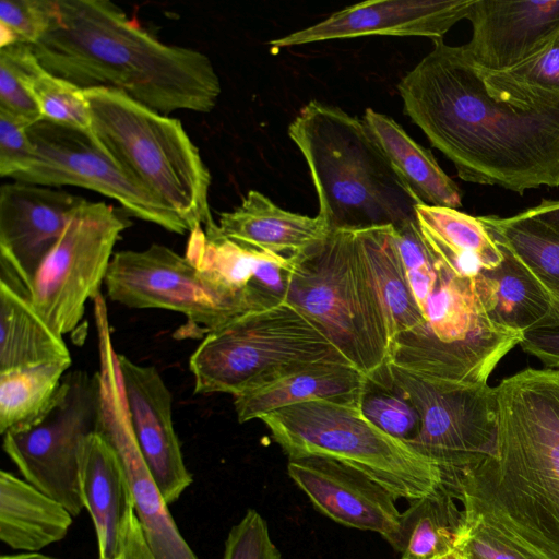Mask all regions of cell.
<instances>
[{
    "instance_id": "obj_24",
    "label": "cell",
    "mask_w": 559,
    "mask_h": 559,
    "mask_svg": "<svg viewBox=\"0 0 559 559\" xmlns=\"http://www.w3.org/2000/svg\"><path fill=\"white\" fill-rule=\"evenodd\" d=\"M501 249L503 262L475 277L488 313L499 324L524 334L559 326V304L516 258Z\"/></svg>"
},
{
    "instance_id": "obj_17",
    "label": "cell",
    "mask_w": 559,
    "mask_h": 559,
    "mask_svg": "<svg viewBox=\"0 0 559 559\" xmlns=\"http://www.w3.org/2000/svg\"><path fill=\"white\" fill-rule=\"evenodd\" d=\"M473 1H365L334 12L314 25L270 40L269 45L275 50L324 40L376 35L443 39L454 24L467 19Z\"/></svg>"
},
{
    "instance_id": "obj_14",
    "label": "cell",
    "mask_w": 559,
    "mask_h": 559,
    "mask_svg": "<svg viewBox=\"0 0 559 559\" xmlns=\"http://www.w3.org/2000/svg\"><path fill=\"white\" fill-rule=\"evenodd\" d=\"M102 432L120 457L131 488L135 514L156 559H199L181 536L168 504L139 450L127 407L109 325L97 326Z\"/></svg>"
},
{
    "instance_id": "obj_7",
    "label": "cell",
    "mask_w": 559,
    "mask_h": 559,
    "mask_svg": "<svg viewBox=\"0 0 559 559\" xmlns=\"http://www.w3.org/2000/svg\"><path fill=\"white\" fill-rule=\"evenodd\" d=\"M261 420L289 459L333 460L368 476L396 499L412 502L441 485L433 462L374 426L357 405L308 401L273 411Z\"/></svg>"
},
{
    "instance_id": "obj_25",
    "label": "cell",
    "mask_w": 559,
    "mask_h": 559,
    "mask_svg": "<svg viewBox=\"0 0 559 559\" xmlns=\"http://www.w3.org/2000/svg\"><path fill=\"white\" fill-rule=\"evenodd\" d=\"M416 221L432 255L460 277L475 278L504 260L501 247L479 217L456 209L416 205Z\"/></svg>"
},
{
    "instance_id": "obj_27",
    "label": "cell",
    "mask_w": 559,
    "mask_h": 559,
    "mask_svg": "<svg viewBox=\"0 0 559 559\" xmlns=\"http://www.w3.org/2000/svg\"><path fill=\"white\" fill-rule=\"evenodd\" d=\"M72 514L57 500L8 471L0 472V539L21 552H38L63 539Z\"/></svg>"
},
{
    "instance_id": "obj_44",
    "label": "cell",
    "mask_w": 559,
    "mask_h": 559,
    "mask_svg": "<svg viewBox=\"0 0 559 559\" xmlns=\"http://www.w3.org/2000/svg\"><path fill=\"white\" fill-rule=\"evenodd\" d=\"M526 213L540 221L559 235V200H545L540 204L526 210Z\"/></svg>"
},
{
    "instance_id": "obj_47",
    "label": "cell",
    "mask_w": 559,
    "mask_h": 559,
    "mask_svg": "<svg viewBox=\"0 0 559 559\" xmlns=\"http://www.w3.org/2000/svg\"><path fill=\"white\" fill-rule=\"evenodd\" d=\"M462 554H463V552H462ZM463 555H465V554H463ZM465 557H466V559H479V558H477V557L469 556V555H465Z\"/></svg>"
},
{
    "instance_id": "obj_9",
    "label": "cell",
    "mask_w": 559,
    "mask_h": 559,
    "mask_svg": "<svg viewBox=\"0 0 559 559\" xmlns=\"http://www.w3.org/2000/svg\"><path fill=\"white\" fill-rule=\"evenodd\" d=\"M100 418L98 371L67 372L48 409L34 423L3 435V450L23 478L60 502L73 518L84 509L80 465Z\"/></svg>"
},
{
    "instance_id": "obj_40",
    "label": "cell",
    "mask_w": 559,
    "mask_h": 559,
    "mask_svg": "<svg viewBox=\"0 0 559 559\" xmlns=\"http://www.w3.org/2000/svg\"><path fill=\"white\" fill-rule=\"evenodd\" d=\"M0 109L32 126L43 120L13 59L0 49Z\"/></svg>"
},
{
    "instance_id": "obj_29",
    "label": "cell",
    "mask_w": 559,
    "mask_h": 559,
    "mask_svg": "<svg viewBox=\"0 0 559 559\" xmlns=\"http://www.w3.org/2000/svg\"><path fill=\"white\" fill-rule=\"evenodd\" d=\"M356 233L386 318L391 344L401 334L426 329L397 249L395 228L382 226Z\"/></svg>"
},
{
    "instance_id": "obj_28",
    "label": "cell",
    "mask_w": 559,
    "mask_h": 559,
    "mask_svg": "<svg viewBox=\"0 0 559 559\" xmlns=\"http://www.w3.org/2000/svg\"><path fill=\"white\" fill-rule=\"evenodd\" d=\"M364 122L406 186L426 205L457 209L462 193L433 155L391 117L367 108Z\"/></svg>"
},
{
    "instance_id": "obj_5",
    "label": "cell",
    "mask_w": 559,
    "mask_h": 559,
    "mask_svg": "<svg viewBox=\"0 0 559 559\" xmlns=\"http://www.w3.org/2000/svg\"><path fill=\"white\" fill-rule=\"evenodd\" d=\"M100 147L187 225H214L211 174L179 119L105 87L84 90Z\"/></svg>"
},
{
    "instance_id": "obj_13",
    "label": "cell",
    "mask_w": 559,
    "mask_h": 559,
    "mask_svg": "<svg viewBox=\"0 0 559 559\" xmlns=\"http://www.w3.org/2000/svg\"><path fill=\"white\" fill-rule=\"evenodd\" d=\"M27 131L35 158L13 180L90 189L117 201L136 218L171 233H189L183 221L130 177L92 135L45 119L29 126Z\"/></svg>"
},
{
    "instance_id": "obj_1",
    "label": "cell",
    "mask_w": 559,
    "mask_h": 559,
    "mask_svg": "<svg viewBox=\"0 0 559 559\" xmlns=\"http://www.w3.org/2000/svg\"><path fill=\"white\" fill-rule=\"evenodd\" d=\"M433 49L400 81L404 114L465 181L523 194L559 186V93L477 64L464 46Z\"/></svg>"
},
{
    "instance_id": "obj_23",
    "label": "cell",
    "mask_w": 559,
    "mask_h": 559,
    "mask_svg": "<svg viewBox=\"0 0 559 559\" xmlns=\"http://www.w3.org/2000/svg\"><path fill=\"white\" fill-rule=\"evenodd\" d=\"M217 228L239 245L287 257L302 253L330 233L319 215L286 211L257 190H250L235 210L219 213Z\"/></svg>"
},
{
    "instance_id": "obj_12",
    "label": "cell",
    "mask_w": 559,
    "mask_h": 559,
    "mask_svg": "<svg viewBox=\"0 0 559 559\" xmlns=\"http://www.w3.org/2000/svg\"><path fill=\"white\" fill-rule=\"evenodd\" d=\"M130 222L104 202L87 201L73 214L37 270L29 298L59 335L80 325L85 302L99 294L114 247Z\"/></svg>"
},
{
    "instance_id": "obj_19",
    "label": "cell",
    "mask_w": 559,
    "mask_h": 559,
    "mask_svg": "<svg viewBox=\"0 0 559 559\" xmlns=\"http://www.w3.org/2000/svg\"><path fill=\"white\" fill-rule=\"evenodd\" d=\"M467 20L472 38L463 45L491 71H509L559 32V0H474Z\"/></svg>"
},
{
    "instance_id": "obj_43",
    "label": "cell",
    "mask_w": 559,
    "mask_h": 559,
    "mask_svg": "<svg viewBox=\"0 0 559 559\" xmlns=\"http://www.w3.org/2000/svg\"><path fill=\"white\" fill-rule=\"evenodd\" d=\"M116 559H156L143 534L141 523L132 513L120 555Z\"/></svg>"
},
{
    "instance_id": "obj_42",
    "label": "cell",
    "mask_w": 559,
    "mask_h": 559,
    "mask_svg": "<svg viewBox=\"0 0 559 559\" xmlns=\"http://www.w3.org/2000/svg\"><path fill=\"white\" fill-rule=\"evenodd\" d=\"M519 346L546 368L559 369V326L527 332Z\"/></svg>"
},
{
    "instance_id": "obj_8",
    "label": "cell",
    "mask_w": 559,
    "mask_h": 559,
    "mask_svg": "<svg viewBox=\"0 0 559 559\" xmlns=\"http://www.w3.org/2000/svg\"><path fill=\"white\" fill-rule=\"evenodd\" d=\"M322 361L348 362L313 322L283 301L211 330L192 353L189 368L195 394L236 396Z\"/></svg>"
},
{
    "instance_id": "obj_36",
    "label": "cell",
    "mask_w": 559,
    "mask_h": 559,
    "mask_svg": "<svg viewBox=\"0 0 559 559\" xmlns=\"http://www.w3.org/2000/svg\"><path fill=\"white\" fill-rule=\"evenodd\" d=\"M464 513L465 528L456 551L479 559H544L498 525Z\"/></svg>"
},
{
    "instance_id": "obj_46",
    "label": "cell",
    "mask_w": 559,
    "mask_h": 559,
    "mask_svg": "<svg viewBox=\"0 0 559 559\" xmlns=\"http://www.w3.org/2000/svg\"><path fill=\"white\" fill-rule=\"evenodd\" d=\"M444 559H466V557L462 552L455 550L448 555L447 557H444Z\"/></svg>"
},
{
    "instance_id": "obj_21",
    "label": "cell",
    "mask_w": 559,
    "mask_h": 559,
    "mask_svg": "<svg viewBox=\"0 0 559 559\" xmlns=\"http://www.w3.org/2000/svg\"><path fill=\"white\" fill-rule=\"evenodd\" d=\"M80 484L84 508L96 533L98 559H116L135 512L134 501L119 455L98 430L85 441Z\"/></svg>"
},
{
    "instance_id": "obj_34",
    "label": "cell",
    "mask_w": 559,
    "mask_h": 559,
    "mask_svg": "<svg viewBox=\"0 0 559 559\" xmlns=\"http://www.w3.org/2000/svg\"><path fill=\"white\" fill-rule=\"evenodd\" d=\"M359 408L374 426L406 443L419 431L416 408L392 385L388 374L384 382L368 379Z\"/></svg>"
},
{
    "instance_id": "obj_33",
    "label": "cell",
    "mask_w": 559,
    "mask_h": 559,
    "mask_svg": "<svg viewBox=\"0 0 559 559\" xmlns=\"http://www.w3.org/2000/svg\"><path fill=\"white\" fill-rule=\"evenodd\" d=\"M70 366L46 364L0 372V432L39 418L52 403Z\"/></svg>"
},
{
    "instance_id": "obj_32",
    "label": "cell",
    "mask_w": 559,
    "mask_h": 559,
    "mask_svg": "<svg viewBox=\"0 0 559 559\" xmlns=\"http://www.w3.org/2000/svg\"><path fill=\"white\" fill-rule=\"evenodd\" d=\"M0 49L17 66L24 85L37 104L43 119L80 130L94 138L91 109L83 88L45 69L28 45L15 44Z\"/></svg>"
},
{
    "instance_id": "obj_48",
    "label": "cell",
    "mask_w": 559,
    "mask_h": 559,
    "mask_svg": "<svg viewBox=\"0 0 559 559\" xmlns=\"http://www.w3.org/2000/svg\"><path fill=\"white\" fill-rule=\"evenodd\" d=\"M442 559H444V558H442Z\"/></svg>"
},
{
    "instance_id": "obj_35",
    "label": "cell",
    "mask_w": 559,
    "mask_h": 559,
    "mask_svg": "<svg viewBox=\"0 0 559 559\" xmlns=\"http://www.w3.org/2000/svg\"><path fill=\"white\" fill-rule=\"evenodd\" d=\"M395 240L409 287L423 313L439 280L440 264L425 243L417 221L395 228Z\"/></svg>"
},
{
    "instance_id": "obj_41",
    "label": "cell",
    "mask_w": 559,
    "mask_h": 559,
    "mask_svg": "<svg viewBox=\"0 0 559 559\" xmlns=\"http://www.w3.org/2000/svg\"><path fill=\"white\" fill-rule=\"evenodd\" d=\"M507 72L519 82L559 93V32L533 56Z\"/></svg>"
},
{
    "instance_id": "obj_2",
    "label": "cell",
    "mask_w": 559,
    "mask_h": 559,
    "mask_svg": "<svg viewBox=\"0 0 559 559\" xmlns=\"http://www.w3.org/2000/svg\"><path fill=\"white\" fill-rule=\"evenodd\" d=\"M495 389L493 451L448 490L466 513L559 559V369L526 368Z\"/></svg>"
},
{
    "instance_id": "obj_10",
    "label": "cell",
    "mask_w": 559,
    "mask_h": 559,
    "mask_svg": "<svg viewBox=\"0 0 559 559\" xmlns=\"http://www.w3.org/2000/svg\"><path fill=\"white\" fill-rule=\"evenodd\" d=\"M386 374L419 415V431L407 444L438 466L447 489L491 454L497 428L495 386L429 381L391 364Z\"/></svg>"
},
{
    "instance_id": "obj_38",
    "label": "cell",
    "mask_w": 559,
    "mask_h": 559,
    "mask_svg": "<svg viewBox=\"0 0 559 559\" xmlns=\"http://www.w3.org/2000/svg\"><path fill=\"white\" fill-rule=\"evenodd\" d=\"M223 559H282L269 526L254 509H248L225 540Z\"/></svg>"
},
{
    "instance_id": "obj_6",
    "label": "cell",
    "mask_w": 559,
    "mask_h": 559,
    "mask_svg": "<svg viewBox=\"0 0 559 559\" xmlns=\"http://www.w3.org/2000/svg\"><path fill=\"white\" fill-rule=\"evenodd\" d=\"M285 301L313 322L368 379L390 359L386 318L356 230H333L292 255Z\"/></svg>"
},
{
    "instance_id": "obj_39",
    "label": "cell",
    "mask_w": 559,
    "mask_h": 559,
    "mask_svg": "<svg viewBox=\"0 0 559 559\" xmlns=\"http://www.w3.org/2000/svg\"><path fill=\"white\" fill-rule=\"evenodd\" d=\"M29 126L0 109V175L14 179L29 168L35 148L29 139Z\"/></svg>"
},
{
    "instance_id": "obj_31",
    "label": "cell",
    "mask_w": 559,
    "mask_h": 559,
    "mask_svg": "<svg viewBox=\"0 0 559 559\" xmlns=\"http://www.w3.org/2000/svg\"><path fill=\"white\" fill-rule=\"evenodd\" d=\"M499 246L516 258L559 304V235L526 211L480 216Z\"/></svg>"
},
{
    "instance_id": "obj_30",
    "label": "cell",
    "mask_w": 559,
    "mask_h": 559,
    "mask_svg": "<svg viewBox=\"0 0 559 559\" xmlns=\"http://www.w3.org/2000/svg\"><path fill=\"white\" fill-rule=\"evenodd\" d=\"M441 484L401 512V559H442L453 552L465 528V513Z\"/></svg>"
},
{
    "instance_id": "obj_20",
    "label": "cell",
    "mask_w": 559,
    "mask_h": 559,
    "mask_svg": "<svg viewBox=\"0 0 559 559\" xmlns=\"http://www.w3.org/2000/svg\"><path fill=\"white\" fill-rule=\"evenodd\" d=\"M186 257L259 310L285 301L292 259L231 241L219 235L217 223L189 233Z\"/></svg>"
},
{
    "instance_id": "obj_4",
    "label": "cell",
    "mask_w": 559,
    "mask_h": 559,
    "mask_svg": "<svg viewBox=\"0 0 559 559\" xmlns=\"http://www.w3.org/2000/svg\"><path fill=\"white\" fill-rule=\"evenodd\" d=\"M288 135L301 152L330 231L401 228L420 202L364 122L318 100L306 104Z\"/></svg>"
},
{
    "instance_id": "obj_22",
    "label": "cell",
    "mask_w": 559,
    "mask_h": 559,
    "mask_svg": "<svg viewBox=\"0 0 559 559\" xmlns=\"http://www.w3.org/2000/svg\"><path fill=\"white\" fill-rule=\"evenodd\" d=\"M368 377L348 362L322 361L294 369L234 396L239 423L289 405L328 400L359 406Z\"/></svg>"
},
{
    "instance_id": "obj_37",
    "label": "cell",
    "mask_w": 559,
    "mask_h": 559,
    "mask_svg": "<svg viewBox=\"0 0 559 559\" xmlns=\"http://www.w3.org/2000/svg\"><path fill=\"white\" fill-rule=\"evenodd\" d=\"M55 0H1L0 48L35 45L48 31Z\"/></svg>"
},
{
    "instance_id": "obj_3",
    "label": "cell",
    "mask_w": 559,
    "mask_h": 559,
    "mask_svg": "<svg viewBox=\"0 0 559 559\" xmlns=\"http://www.w3.org/2000/svg\"><path fill=\"white\" fill-rule=\"evenodd\" d=\"M31 47L52 74L83 90L119 91L167 116L210 112L222 92L206 55L160 41L108 0H55L48 31Z\"/></svg>"
},
{
    "instance_id": "obj_45",
    "label": "cell",
    "mask_w": 559,
    "mask_h": 559,
    "mask_svg": "<svg viewBox=\"0 0 559 559\" xmlns=\"http://www.w3.org/2000/svg\"><path fill=\"white\" fill-rule=\"evenodd\" d=\"M0 559H59L38 552H17L12 555H3Z\"/></svg>"
},
{
    "instance_id": "obj_16",
    "label": "cell",
    "mask_w": 559,
    "mask_h": 559,
    "mask_svg": "<svg viewBox=\"0 0 559 559\" xmlns=\"http://www.w3.org/2000/svg\"><path fill=\"white\" fill-rule=\"evenodd\" d=\"M287 473L314 509L336 523L380 534L402 552L401 512L390 491L362 473L329 459H289Z\"/></svg>"
},
{
    "instance_id": "obj_15",
    "label": "cell",
    "mask_w": 559,
    "mask_h": 559,
    "mask_svg": "<svg viewBox=\"0 0 559 559\" xmlns=\"http://www.w3.org/2000/svg\"><path fill=\"white\" fill-rule=\"evenodd\" d=\"M86 199L22 181L0 188L1 274L28 294L41 262Z\"/></svg>"
},
{
    "instance_id": "obj_11",
    "label": "cell",
    "mask_w": 559,
    "mask_h": 559,
    "mask_svg": "<svg viewBox=\"0 0 559 559\" xmlns=\"http://www.w3.org/2000/svg\"><path fill=\"white\" fill-rule=\"evenodd\" d=\"M104 283L111 300L129 308L179 312L205 334L236 317L260 311L186 255L158 243L115 252Z\"/></svg>"
},
{
    "instance_id": "obj_18",
    "label": "cell",
    "mask_w": 559,
    "mask_h": 559,
    "mask_svg": "<svg viewBox=\"0 0 559 559\" xmlns=\"http://www.w3.org/2000/svg\"><path fill=\"white\" fill-rule=\"evenodd\" d=\"M131 427L143 460L167 504L192 484L174 427L171 394L153 366L117 354Z\"/></svg>"
},
{
    "instance_id": "obj_26",
    "label": "cell",
    "mask_w": 559,
    "mask_h": 559,
    "mask_svg": "<svg viewBox=\"0 0 559 559\" xmlns=\"http://www.w3.org/2000/svg\"><path fill=\"white\" fill-rule=\"evenodd\" d=\"M46 364L71 365L70 352L38 313L28 292L0 280V372Z\"/></svg>"
}]
</instances>
